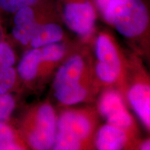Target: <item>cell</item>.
Segmentation results:
<instances>
[{"instance_id": "4", "label": "cell", "mask_w": 150, "mask_h": 150, "mask_svg": "<svg viewBox=\"0 0 150 150\" xmlns=\"http://www.w3.org/2000/svg\"><path fill=\"white\" fill-rule=\"evenodd\" d=\"M56 121L51 106H41L37 114L35 127L29 136V142L35 149H50L53 146L56 136Z\"/></svg>"}, {"instance_id": "3", "label": "cell", "mask_w": 150, "mask_h": 150, "mask_svg": "<svg viewBox=\"0 0 150 150\" xmlns=\"http://www.w3.org/2000/svg\"><path fill=\"white\" fill-rule=\"evenodd\" d=\"M83 67L81 58L74 56L60 68L54 83L56 96H70L83 91L79 83Z\"/></svg>"}, {"instance_id": "18", "label": "cell", "mask_w": 150, "mask_h": 150, "mask_svg": "<svg viewBox=\"0 0 150 150\" xmlns=\"http://www.w3.org/2000/svg\"><path fill=\"white\" fill-rule=\"evenodd\" d=\"M14 100L8 95H0V122L8 117L14 108Z\"/></svg>"}, {"instance_id": "1", "label": "cell", "mask_w": 150, "mask_h": 150, "mask_svg": "<svg viewBox=\"0 0 150 150\" xmlns=\"http://www.w3.org/2000/svg\"><path fill=\"white\" fill-rule=\"evenodd\" d=\"M102 15L108 23L129 38L142 34L149 24V13L142 0H111Z\"/></svg>"}, {"instance_id": "17", "label": "cell", "mask_w": 150, "mask_h": 150, "mask_svg": "<svg viewBox=\"0 0 150 150\" xmlns=\"http://www.w3.org/2000/svg\"><path fill=\"white\" fill-rule=\"evenodd\" d=\"M37 0H0V10L8 13H14L19 9L29 6Z\"/></svg>"}, {"instance_id": "5", "label": "cell", "mask_w": 150, "mask_h": 150, "mask_svg": "<svg viewBox=\"0 0 150 150\" xmlns=\"http://www.w3.org/2000/svg\"><path fill=\"white\" fill-rule=\"evenodd\" d=\"M62 16L68 27L80 35H87L92 32L97 17L93 2L63 8Z\"/></svg>"}, {"instance_id": "10", "label": "cell", "mask_w": 150, "mask_h": 150, "mask_svg": "<svg viewBox=\"0 0 150 150\" xmlns=\"http://www.w3.org/2000/svg\"><path fill=\"white\" fill-rule=\"evenodd\" d=\"M63 31L55 22H40L38 24L31 38V46L42 47L47 45L59 42L63 38Z\"/></svg>"}, {"instance_id": "14", "label": "cell", "mask_w": 150, "mask_h": 150, "mask_svg": "<svg viewBox=\"0 0 150 150\" xmlns=\"http://www.w3.org/2000/svg\"><path fill=\"white\" fill-rule=\"evenodd\" d=\"M40 50L41 61H59L65 54V47L63 45L54 42L42 47Z\"/></svg>"}, {"instance_id": "13", "label": "cell", "mask_w": 150, "mask_h": 150, "mask_svg": "<svg viewBox=\"0 0 150 150\" xmlns=\"http://www.w3.org/2000/svg\"><path fill=\"white\" fill-rule=\"evenodd\" d=\"M53 149L55 150H76L80 148V140L65 133L59 131L56 134Z\"/></svg>"}, {"instance_id": "6", "label": "cell", "mask_w": 150, "mask_h": 150, "mask_svg": "<svg viewBox=\"0 0 150 150\" xmlns=\"http://www.w3.org/2000/svg\"><path fill=\"white\" fill-rule=\"evenodd\" d=\"M38 1L19 9L13 13L15 26L13 28V35L23 45L29 43L37 24L40 23L38 11Z\"/></svg>"}, {"instance_id": "11", "label": "cell", "mask_w": 150, "mask_h": 150, "mask_svg": "<svg viewBox=\"0 0 150 150\" xmlns=\"http://www.w3.org/2000/svg\"><path fill=\"white\" fill-rule=\"evenodd\" d=\"M126 135L122 129L112 125H105L99 131L97 147L100 150H118L125 145Z\"/></svg>"}, {"instance_id": "9", "label": "cell", "mask_w": 150, "mask_h": 150, "mask_svg": "<svg viewBox=\"0 0 150 150\" xmlns=\"http://www.w3.org/2000/svg\"><path fill=\"white\" fill-rule=\"evenodd\" d=\"M129 99L136 113L146 126L150 125V88L148 86L138 84L129 93Z\"/></svg>"}, {"instance_id": "2", "label": "cell", "mask_w": 150, "mask_h": 150, "mask_svg": "<svg viewBox=\"0 0 150 150\" xmlns=\"http://www.w3.org/2000/svg\"><path fill=\"white\" fill-rule=\"evenodd\" d=\"M96 52L99 60L96 67L97 76L103 81L112 83L120 71V62L115 48L106 35H99L97 38Z\"/></svg>"}, {"instance_id": "8", "label": "cell", "mask_w": 150, "mask_h": 150, "mask_svg": "<svg viewBox=\"0 0 150 150\" xmlns=\"http://www.w3.org/2000/svg\"><path fill=\"white\" fill-rule=\"evenodd\" d=\"M58 131L74 137L79 140L86 138L91 131V123L85 116L74 112H67L59 117Z\"/></svg>"}, {"instance_id": "16", "label": "cell", "mask_w": 150, "mask_h": 150, "mask_svg": "<svg viewBox=\"0 0 150 150\" xmlns=\"http://www.w3.org/2000/svg\"><path fill=\"white\" fill-rule=\"evenodd\" d=\"M14 142V136L11 129L3 123H0V150L19 149Z\"/></svg>"}, {"instance_id": "19", "label": "cell", "mask_w": 150, "mask_h": 150, "mask_svg": "<svg viewBox=\"0 0 150 150\" xmlns=\"http://www.w3.org/2000/svg\"><path fill=\"white\" fill-rule=\"evenodd\" d=\"M15 63L13 50L6 43H0V66L11 67Z\"/></svg>"}, {"instance_id": "21", "label": "cell", "mask_w": 150, "mask_h": 150, "mask_svg": "<svg viewBox=\"0 0 150 150\" xmlns=\"http://www.w3.org/2000/svg\"><path fill=\"white\" fill-rule=\"evenodd\" d=\"M140 149L142 150H149L150 149V143H149V140L144 142L141 145Z\"/></svg>"}, {"instance_id": "20", "label": "cell", "mask_w": 150, "mask_h": 150, "mask_svg": "<svg viewBox=\"0 0 150 150\" xmlns=\"http://www.w3.org/2000/svg\"><path fill=\"white\" fill-rule=\"evenodd\" d=\"M110 1H111V0H95L96 6H97V8H98L99 11L102 13V14L104 13L106 7L108 6V4L110 3Z\"/></svg>"}, {"instance_id": "7", "label": "cell", "mask_w": 150, "mask_h": 150, "mask_svg": "<svg viewBox=\"0 0 150 150\" xmlns=\"http://www.w3.org/2000/svg\"><path fill=\"white\" fill-rule=\"evenodd\" d=\"M101 113L110 125L125 129L131 125V117L125 109L121 97L115 92H108L101 99Z\"/></svg>"}, {"instance_id": "15", "label": "cell", "mask_w": 150, "mask_h": 150, "mask_svg": "<svg viewBox=\"0 0 150 150\" xmlns=\"http://www.w3.org/2000/svg\"><path fill=\"white\" fill-rule=\"evenodd\" d=\"M16 80V72L10 66H0V95L13 87Z\"/></svg>"}, {"instance_id": "12", "label": "cell", "mask_w": 150, "mask_h": 150, "mask_svg": "<svg viewBox=\"0 0 150 150\" xmlns=\"http://www.w3.org/2000/svg\"><path fill=\"white\" fill-rule=\"evenodd\" d=\"M41 61L40 50L35 48L24 55L18 65V72L24 80H31L37 74Z\"/></svg>"}]
</instances>
